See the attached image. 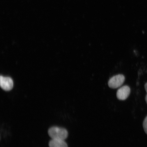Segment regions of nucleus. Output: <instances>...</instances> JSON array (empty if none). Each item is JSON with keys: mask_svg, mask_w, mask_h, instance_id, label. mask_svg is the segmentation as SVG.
<instances>
[{"mask_svg": "<svg viewBox=\"0 0 147 147\" xmlns=\"http://www.w3.org/2000/svg\"><path fill=\"white\" fill-rule=\"evenodd\" d=\"M145 89H146V92L147 94L146 95V102L147 104V82L146 83V84H145Z\"/></svg>", "mask_w": 147, "mask_h": 147, "instance_id": "nucleus-7", "label": "nucleus"}, {"mask_svg": "<svg viewBox=\"0 0 147 147\" xmlns=\"http://www.w3.org/2000/svg\"><path fill=\"white\" fill-rule=\"evenodd\" d=\"M0 85L1 87L5 91H8L12 89L13 82L12 79L9 77L1 76Z\"/></svg>", "mask_w": 147, "mask_h": 147, "instance_id": "nucleus-3", "label": "nucleus"}, {"mask_svg": "<svg viewBox=\"0 0 147 147\" xmlns=\"http://www.w3.org/2000/svg\"><path fill=\"white\" fill-rule=\"evenodd\" d=\"M48 134L52 139L63 140L67 139L68 136L67 130L58 127H53L49 129Z\"/></svg>", "mask_w": 147, "mask_h": 147, "instance_id": "nucleus-1", "label": "nucleus"}, {"mask_svg": "<svg viewBox=\"0 0 147 147\" xmlns=\"http://www.w3.org/2000/svg\"><path fill=\"white\" fill-rule=\"evenodd\" d=\"M143 127L145 133L147 134V116L143 121Z\"/></svg>", "mask_w": 147, "mask_h": 147, "instance_id": "nucleus-6", "label": "nucleus"}, {"mask_svg": "<svg viewBox=\"0 0 147 147\" xmlns=\"http://www.w3.org/2000/svg\"><path fill=\"white\" fill-rule=\"evenodd\" d=\"M49 147H68L67 143L61 140L52 139L49 143Z\"/></svg>", "mask_w": 147, "mask_h": 147, "instance_id": "nucleus-5", "label": "nucleus"}, {"mask_svg": "<svg viewBox=\"0 0 147 147\" xmlns=\"http://www.w3.org/2000/svg\"><path fill=\"white\" fill-rule=\"evenodd\" d=\"M130 93V89L129 86H124L118 90L117 93V96L119 100H126L129 96Z\"/></svg>", "mask_w": 147, "mask_h": 147, "instance_id": "nucleus-4", "label": "nucleus"}, {"mask_svg": "<svg viewBox=\"0 0 147 147\" xmlns=\"http://www.w3.org/2000/svg\"><path fill=\"white\" fill-rule=\"evenodd\" d=\"M125 80V77L123 75H115L110 79L108 82V85L112 89H116L121 87L124 83Z\"/></svg>", "mask_w": 147, "mask_h": 147, "instance_id": "nucleus-2", "label": "nucleus"}]
</instances>
